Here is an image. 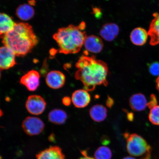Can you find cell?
<instances>
[{"instance_id":"cell-1","label":"cell","mask_w":159,"mask_h":159,"mask_svg":"<svg viewBox=\"0 0 159 159\" xmlns=\"http://www.w3.org/2000/svg\"><path fill=\"white\" fill-rule=\"evenodd\" d=\"M84 54L75 64L77 69L75 79L80 80L88 91H94L97 85H108V68L106 63L97 59L94 56H88L85 51Z\"/></svg>"},{"instance_id":"cell-2","label":"cell","mask_w":159,"mask_h":159,"mask_svg":"<svg viewBox=\"0 0 159 159\" xmlns=\"http://www.w3.org/2000/svg\"><path fill=\"white\" fill-rule=\"evenodd\" d=\"M39 42L38 38L30 25L16 23L13 29L2 39L4 46L11 49L16 56L24 57L32 50Z\"/></svg>"},{"instance_id":"cell-3","label":"cell","mask_w":159,"mask_h":159,"mask_svg":"<svg viewBox=\"0 0 159 159\" xmlns=\"http://www.w3.org/2000/svg\"><path fill=\"white\" fill-rule=\"evenodd\" d=\"M85 27V23L82 22L78 26L71 25L59 29L53 36L59 47V52L66 55L78 53L87 37Z\"/></svg>"},{"instance_id":"cell-4","label":"cell","mask_w":159,"mask_h":159,"mask_svg":"<svg viewBox=\"0 0 159 159\" xmlns=\"http://www.w3.org/2000/svg\"><path fill=\"white\" fill-rule=\"evenodd\" d=\"M127 139V150L129 153L132 156L139 157L151 152V148L146 141L136 134H125Z\"/></svg>"},{"instance_id":"cell-5","label":"cell","mask_w":159,"mask_h":159,"mask_svg":"<svg viewBox=\"0 0 159 159\" xmlns=\"http://www.w3.org/2000/svg\"><path fill=\"white\" fill-rule=\"evenodd\" d=\"M22 127L26 134L33 136L42 132L45 128V124L41 119L38 117L29 116L23 120Z\"/></svg>"},{"instance_id":"cell-6","label":"cell","mask_w":159,"mask_h":159,"mask_svg":"<svg viewBox=\"0 0 159 159\" xmlns=\"http://www.w3.org/2000/svg\"><path fill=\"white\" fill-rule=\"evenodd\" d=\"M25 107L30 114L38 115L44 112L46 107V103L44 99L40 95H31L28 98Z\"/></svg>"},{"instance_id":"cell-7","label":"cell","mask_w":159,"mask_h":159,"mask_svg":"<svg viewBox=\"0 0 159 159\" xmlns=\"http://www.w3.org/2000/svg\"><path fill=\"white\" fill-rule=\"evenodd\" d=\"M14 52L9 48L4 46L0 47V69L7 70L16 64Z\"/></svg>"},{"instance_id":"cell-8","label":"cell","mask_w":159,"mask_h":159,"mask_svg":"<svg viewBox=\"0 0 159 159\" xmlns=\"http://www.w3.org/2000/svg\"><path fill=\"white\" fill-rule=\"evenodd\" d=\"M40 75L36 70L30 71L21 77L20 82L29 91H35L39 85Z\"/></svg>"},{"instance_id":"cell-9","label":"cell","mask_w":159,"mask_h":159,"mask_svg":"<svg viewBox=\"0 0 159 159\" xmlns=\"http://www.w3.org/2000/svg\"><path fill=\"white\" fill-rule=\"evenodd\" d=\"M65 76L61 71L53 70L48 73L46 82L50 88L57 89L61 88L65 82Z\"/></svg>"},{"instance_id":"cell-10","label":"cell","mask_w":159,"mask_h":159,"mask_svg":"<svg viewBox=\"0 0 159 159\" xmlns=\"http://www.w3.org/2000/svg\"><path fill=\"white\" fill-rule=\"evenodd\" d=\"M71 101L76 108H84L90 102V95L88 91L85 89H79L73 93Z\"/></svg>"},{"instance_id":"cell-11","label":"cell","mask_w":159,"mask_h":159,"mask_svg":"<svg viewBox=\"0 0 159 159\" xmlns=\"http://www.w3.org/2000/svg\"><path fill=\"white\" fill-rule=\"evenodd\" d=\"M119 32V29L118 25L114 23H108L102 26L99 34L105 40L111 42L116 38Z\"/></svg>"},{"instance_id":"cell-12","label":"cell","mask_w":159,"mask_h":159,"mask_svg":"<svg viewBox=\"0 0 159 159\" xmlns=\"http://www.w3.org/2000/svg\"><path fill=\"white\" fill-rule=\"evenodd\" d=\"M37 159H65L62 150L59 146H52L41 151L36 156Z\"/></svg>"},{"instance_id":"cell-13","label":"cell","mask_w":159,"mask_h":159,"mask_svg":"<svg viewBox=\"0 0 159 159\" xmlns=\"http://www.w3.org/2000/svg\"><path fill=\"white\" fill-rule=\"evenodd\" d=\"M84 45L86 50L94 53H100L104 47V43L102 39L94 35L87 37Z\"/></svg>"},{"instance_id":"cell-14","label":"cell","mask_w":159,"mask_h":159,"mask_svg":"<svg viewBox=\"0 0 159 159\" xmlns=\"http://www.w3.org/2000/svg\"><path fill=\"white\" fill-rule=\"evenodd\" d=\"M154 18L149 27L148 34L150 37V44L152 46L159 44V13H155Z\"/></svg>"},{"instance_id":"cell-15","label":"cell","mask_w":159,"mask_h":159,"mask_svg":"<svg viewBox=\"0 0 159 159\" xmlns=\"http://www.w3.org/2000/svg\"><path fill=\"white\" fill-rule=\"evenodd\" d=\"M15 24L12 18L9 15L0 13V39H3L7 33L13 29Z\"/></svg>"},{"instance_id":"cell-16","label":"cell","mask_w":159,"mask_h":159,"mask_svg":"<svg viewBox=\"0 0 159 159\" xmlns=\"http://www.w3.org/2000/svg\"><path fill=\"white\" fill-rule=\"evenodd\" d=\"M148 33L146 30L141 27H137L133 30L130 35V39L133 44L142 46L146 43Z\"/></svg>"},{"instance_id":"cell-17","label":"cell","mask_w":159,"mask_h":159,"mask_svg":"<svg viewBox=\"0 0 159 159\" xmlns=\"http://www.w3.org/2000/svg\"><path fill=\"white\" fill-rule=\"evenodd\" d=\"M130 107L133 110L136 111H143L148 106L146 97L143 94L138 93L133 95L129 100Z\"/></svg>"},{"instance_id":"cell-18","label":"cell","mask_w":159,"mask_h":159,"mask_svg":"<svg viewBox=\"0 0 159 159\" xmlns=\"http://www.w3.org/2000/svg\"><path fill=\"white\" fill-rule=\"evenodd\" d=\"M107 112L106 107L102 105L97 104L94 105L89 109V114L93 120L100 122L106 118Z\"/></svg>"},{"instance_id":"cell-19","label":"cell","mask_w":159,"mask_h":159,"mask_svg":"<svg viewBox=\"0 0 159 159\" xmlns=\"http://www.w3.org/2000/svg\"><path fill=\"white\" fill-rule=\"evenodd\" d=\"M16 14L17 17L22 21H28L34 17L35 11L33 7L27 4L21 5L17 8Z\"/></svg>"},{"instance_id":"cell-20","label":"cell","mask_w":159,"mask_h":159,"mask_svg":"<svg viewBox=\"0 0 159 159\" xmlns=\"http://www.w3.org/2000/svg\"><path fill=\"white\" fill-rule=\"evenodd\" d=\"M48 118L50 122L53 124L61 125L64 124L67 118L66 113L61 109H56L49 113Z\"/></svg>"},{"instance_id":"cell-21","label":"cell","mask_w":159,"mask_h":159,"mask_svg":"<svg viewBox=\"0 0 159 159\" xmlns=\"http://www.w3.org/2000/svg\"><path fill=\"white\" fill-rule=\"evenodd\" d=\"M112 157V151L107 147H99L95 152V159H111Z\"/></svg>"},{"instance_id":"cell-22","label":"cell","mask_w":159,"mask_h":159,"mask_svg":"<svg viewBox=\"0 0 159 159\" xmlns=\"http://www.w3.org/2000/svg\"><path fill=\"white\" fill-rule=\"evenodd\" d=\"M149 119L152 124L159 125V105H156L151 109Z\"/></svg>"},{"instance_id":"cell-23","label":"cell","mask_w":159,"mask_h":159,"mask_svg":"<svg viewBox=\"0 0 159 159\" xmlns=\"http://www.w3.org/2000/svg\"><path fill=\"white\" fill-rule=\"evenodd\" d=\"M148 70L150 74L154 76L159 75V62L155 61L148 65Z\"/></svg>"},{"instance_id":"cell-24","label":"cell","mask_w":159,"mask_h":159,"mask_svg":"<svg viewBox=\"0 0 159 159\" xmlns=\"http://www.w3.org/2000/svg\"><path fill=\"white\" fill-rule=\"evenodd\" d=\"M157 103V98L154 94L151 95L150 101L148 103V106L150 109L152 108L153 107L156 106Z\"/></svg>"},{"instance_id":"cell-25","label":"cell","mask_w":159,"mask_h":159,"mask_svg":"<svg viewBox=\"0 0 159 159\" xmlns=\"http://www.w3.org/2000/svg\"><path fill=\"white\" fill-rule=\"evenodd\" d=\"M114 104V101L112 98L108 97L106 101V105L108 108H111Z\"/></svg>"},{"instance_id":"cell-26","label":"cell","mask_w":159,"mask_h":159,"mask_svg":"<svg viewBox=\"0 0 159 159\" xmlns=\"http://www.w3.org/2000/svg\"><path fill=\"white\" fill-rule=\"evenodd\" d=\"M71 99L69 97H65L62 99L63 104L66 106H68L70 104Z\"/></svg>"},{"instance_id":"cell-27","label":"cell","mask_w":159,"mask_h":159,"mask_svg":"<svg viewBox=\"0 0 159 159\" xmlns=\"http://www.w3.org/2000/svg\"><path fill=\"white\" fill-rule=\"evenodd\" d=\"M81 153L83 154L84 157H82L79 159H95L91 157H89L87 156V152L86 151H83L81 152Z\"/></svg>"},{"instance_id":"cell-28","label":"cell","mask_w":159,"mask_h":159,"mask_svg":"<svg viewBox=\"0 0 159 159\" xmlns=\"http://www.w3.org/2000/svg\"><path fill=\"white\" fill-rule=\"evenodd\" d=\"M128 118L129 120H132L133 116V114H130V113H129V114H128Z\"/></svg>"},{"instance_id":"cell-29","label":"cell","mask_w":159,"mask_h":159,"mask_svg":"<svg viewBox=\"0 0 159 159\" xmlns=\"http://www.w3.org/2000/svg\"><path fill=\"white\" fill-rule=\"evenodd\" d=\"M156 83L157 89L158 91H159V77L157 79Z\"/></svg>"},{"instance_id":"cell-30","label":"cell","mask_w":159,"mask_h":159,"mask_svg":"<svg viewBox=\"0 0 159 159\" xmlns=\"http://www.w3.org/2000/svg\"><path fill=\"white\" fill-rule=\"evenodd\" d=\"M123 159H136L132 157H125Z\"/></svg>"},{"instance_id":"cell-31","label":"cell","mask_w":159,"mask_h":159,"mask_svg":"<svg viewBox=\"0 0 159 159\" xmlns=\"http://www.w3.org/2000/svg\"><path fill=\"white\" fill-rule=\"evenodd\" d=\"M3 115V111L0 109V117H1Z\"/></svg>"},{"instance_id":"cell-32","label":"cell","mask_w":159,"mask_h":159,"mask_svg":"<svg viewBox=\"0 0 159 159\" xmlns=\"http://www.w3.org/2000/svg\"><path fill=\"white\" fill-rule=\"evenodd\" d=\"M1 71H0V79H1Z\"/></svg>"}]
</instances>
